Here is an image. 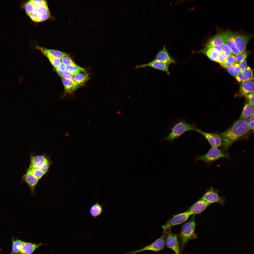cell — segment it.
<instances>
[{"mask_svg":"<svg viewBox=\"0 0 254 254\" xmlns=\"http://www.w3.org/2000/svg\"><path fill=\"white\" fill-rule=\"evenodd\" d=\"M194 215L190 220L183 225L180 233L178 234L180 248L182 250L188 241L198 238L195 232L196 224Z\"/></svg>","mask_w":254,"mask_h":254,"instance_id":"2","label":"cell"},{"mask_svg":"<svg viewBox=\"0 0 254 254\" xmlns=\"http://www.w3.org/2000/svg\"><path fill=\"white\" fill-rule=\"evenodd\" d=\"M50 13L40 16L36 22H39L44 21L48 19L50 17Z\"/></svg>","mask_w":254,"mask_h":254,"instance_id":"41","label":"cell"},{"mask_svg":"<svg viewBox=\"0 0 254 254\" xmlns=\"http://www.w3.org/2000/svg\"><path fill=\"white\" fill-rule=\"evenodd\" d=\"M239 67L240 71L245 69L247 66V62L246 60H244L239 63Z\"/></svg>","mask_w":254,"mask_h":254,"instance_id":"45","label":"cell"},{"mask_svg":"<svg viewBox=\"0 0 254 254\" xmlns=\"http://www.w3.org/2000/svg\"><path fill=\"white\" fill-rule=\"evenodd\" d=\"M226 57L222 53L219 52L217 58L215 61L221 64L225 61Z\"/></svg>","mask_w":254,"mask_h":254,"instance_id":"39","label":"cell"},{"mask_svg":"<svg viewBox=\"0 0 254 254\" xmlns=\"http://www.w3.org/2000/svg\"><path fill=\"white\" fill-rule=\"evenodd\" d=\"M164 238V235L163 234L162 236L151 244L139 250L129 251L123 254H136L139 252L147 250L156 252L160 251L163 249L165 246Z\"/></svg>","mask_w":254,"mask_h":254,"instance_id":"7","label":"cell"},{"mask_svg":"<svg viewBox=\"0 0 254 254\" xmlns=\"http://www.w3.org/2000/svg\"><path fill=\"white\" fill-rule=\"evenodd\" d=\"M222 52L226 56L232 55V53L229 47L225 43L221 46Z\"/></svg>","mask_w":254,"mask_h":254,"instance_id":"36","label":"cell"},{"mask_svg":"<svg viewBox=\"0 0 254 254\" xmlns=\"http://www.w3.org/2000/svg\"><path fill=\"white\" fill-rule=\"evenodd\" d=\"M169 66L165 63L154 59L150 62L143 64L138 65L135 67V68L138 69L146 67H150L158 70L166 72L169 75L170 73L169 71Z\"/></svg>","mask_w":254,"mask_h":254,"instance_id":"12","label":"cell"},{"mask_svg":"<svg viewBox=\"0 0 254 254\" xmlns=\"http://www.w3.org/2000/svg\"><path fill=\"white\" fill-rule=\"evenodd\" d=\"M27 169L35 177L39 180L45 175L43 172L39 169L29 167Z\"/></svg>","mask_w":254,"mask_h":254,"instance_id":"32","label":"cell"},{"mask_svg":"<svg viewBox=\"0 0 254 254\" xmlns=\"http://www.w3.org/2000/svg\"><path fill=\"white\" fill-rule=\"evenodd\" d=\"M210 204L201 198L192 206L188 211L191 215L198 214L205 210Z\"/></svg>","mask_w":254,"mask_h":254,"instance_id":"14","label":"cell"},{"mask_svg":"<svg viewBox=\"0 0 254 254\" xmlns=\"http://www.w3.org/2000/svg\"><path fill=\"white\" fill-rule=\"evenodd\" d=\"M28 16L33 21L36 22L39 16L37 13L34 11L31 13Z\"/></svg>","mask_w":254,"mask_h":254,"instance_id":"44","label":"cell"},{"mask_svg":"<svg viewBox=\"0 0 254 254\" xmlns=\"http://www.w3.org/2000/svg\"><path fill=\"white\" fill-rule=\"evenodd\" d=\"M223 158L230 159V158L228 154L224 152L218 148L212 147L206 154L197 156L195 162L202 160L209 164L219 159Z\"/></svg>","mask_w":254,"mask_h":254,"instance_id":"5","label":"cell"},{"mask_svg":"<svg viewBox=\"0 0 254 254\" xmlns=\"http://www.w3.org/2000/svg\"><path fill=\"white\" fill-rule=\"evenodd\" d=\"M52 163L50 156L45 154L37 155L31 154L29 168L39 169L45 174Z\"/></svg>","mask_w":254,"mask_h":254,"instance_id":"4","label":"cell"},{"mask_svg":"<svg viewBox=\"0 0 254 254\" xmlns=\"http://www.w3.org/2000/svg\"><path fill=\"white\" fill-rule=\"evenodd\" d=\"M226 60L234 65L236 63L235 57L232 55L227 56Z\"/></svg>","mask_w":254,"mask_h":254,"instance_id":"43","label":"cell"},{"mask_svg":"<svg viewBox=\"0 0 254 254\" xmlns=\"http://www.w3.org/2000/svg\"><path fill=\"white\" fill-rule=\"evenodd\" d=\"M33 11L39 16L49 12L48 6L43 5L35 6Z\"/></svg>","mask_w":254,"mask_h":254,"instance_id":"31","label":"cell"},{"mask_svg":"<svg viewBox=\"0 0 254 254\" xmlns=\"http://www.w3.org/2000/svg\"><path fill=\"white\" fill-rule=\"evenodd\" d=\"M233 34L232 32L229 31L221 32L210 38L205 45L210 46H221Z\"/></svg>","mask_w":254,"mask_h":254,"instance_id":"10","label":"cell"},{"mask_svg":"<svg viewBox=\"0 0 254 254\" xmlns=\"http://www.w3.org/2000/svg\"><path fill=\"white\" fill-rule=\"evenodd\" d=\"M249 125L242 119L236 121L230 128L220 135L222 144L226 148L229 147L248 131Z\"/></svg>","mask_w":254,"mask_h":254,"instance_id":"1","label":"cell"},{"mask_svg":"<svg viewBox=\"0 0 254 254\" xmlns=\"http://www.w3.org/2000/svg\"><path fill=\"white\" fill-rule=\"evenodd\" d=\"M250 122L254 121V111L250 116Z\"/></svg>","mask_w":254,"mask_h":254,"instance_id":"51","label":"cell"},{"mask_svg":"<svg viewBox=\"0 0 254 254\" xmlns=\"http://www.w3.org/2000/svg\"><path fill=\"white\" fill-rule=\"evenodd\" d=\"M61 79L64 87V94H72L80 87L73 80L64 78Z\"/></svg>","mask_w":254,"mask_h":254,"instance_id":"17","label":"cell"},{"mask_svg":"<svg viewBox=\"0 0 254 254\" xmlns=\"http://www.w3.org/2000/svg\"><path fill=\"white\" fill-rule=\"evenodd\" d=\"M89 75L86 72L80 73L73 75L74 81L79 87L84 85L85 83L89 78Z\"/></svg>","mask_w":254,"mask_h":254,"instance_id":"21","label":"cell"},{"mask_svg":"<svg viewBox=\"0 0 254 254\" xmlns=\"http://www.w3.org/2000/svg\"><path fill=\"white\" fill-rule=\"evenodd\" d=\"M249 125L248 131L251 129L253 132L254 131V121L250 122Z\"/></svg>","mask_w":254,"mask_h":254,"instance_id":"48","label":"cell"},{"mask_svg":"<svg viewBox=\"0 0 254 254\" xmlns=\"http://www.w3.org/2000/svg\"><path fill=\"white\" fill-rule=\"evenodd\" d=\"M233 35V33L226 40L225 43L229 47L232 54L236 55L240 52L235 44Z\"/></svg>","mask_w":254,"mask_h":254,"instance_id":"25","label":"cell"},{"mask_svg":"<svg viewBox=\"0 0 254 254\" xmlns=\"http://www.w3.org/2000/svg\"><path fill=\"white\" fill-rule=\"evenodd\" d=\"M155 58L168 65L171 64H176V63L174 59L170 55L165 46H163L162 49L158 52Z\"/></svg>","mask_w":254,"mask_h":254,"instance_id":"15","label":"cell"},{"mask_svg":"<svg viewBox=\"0 0 254 254\" xmlns=\"http://www.w3.org/2000/svg\"><path fill=\"white\" fill-rule=\"evenodd\" d=\"M43 245L41 243L36 244L24 241L19 254H31L38 248Z\"/></svg>","mask_w":254,"mask_h":254,"instance_id":"19","label":"cell"},{"mask_svg":"<svg viewBox=\"0 0 254 254\" xmlns=\"http://www.w3.org/2000/svg\"><path fill=\"white\" fill-rule=\"evenodd\" d=\"M36 48L41 51L43 54L44 53H49L60 59H62L64 56L68 55L59 51L48 49L38 46L36 47Z\"/></svg>","mask_w":254,"mask_h":254,"instance_id":"20","label":"cell"},{"mask_svg":"<svg viewBox=\"0 0 254 254\" xmlns=\"http://www.w3.org/2000/svg\"><path fill=\"white\" fill-rule=\"evenodd\" d=\"M35 6H48L47 2L45 0H32L29 1Z\"/></svg>","mask_w":254,"mask_h":254,"instance_id":"37","label":"cell"},{"mask_svg":"<svg viewBox=\"0 0 254 254\" xmlns=\"http://www.w3.org/2000/svg\"><path fill=\"white\" fill-rule=\"evenodd\" d=\"M219 190L211 187L208 190L201 198L211 204L217 203L223 205L226 201L223 197L220 196L218 194Z\"/></svg>","mask_w":254,"mask_h":254,"instance_id":"8","label":"cell"},{"mask_svg":"<svg viewBox=\"0 0 254 254\" xmlns=\"http://www.w3.org/2000/svg\"><path fill=\"white\" fill-rule=\"evenodd\" d=\"M67 78L73 81V75L66 70L62 71L61 78Z\"/></svg>","mask_w":254,"mask_h":254,"instance_id":"40","label":"cell"},{"mask_svg":"<svg viewBox=\"0 0 254 254\" xmlns=\"http://www.w3.org/2000/svg\"><path fill=\"white\" fill-rule=\"evenodd\" d=\"M253 107L249 102L245 103L239 119H242L245 118L250 116L254 111Z\"/></svg>","mask_w":254,"mask_h":254,"instance_id":"24","label":"cell"},{"mask_svg":"<svg viewBox=\"0 0 254 254\" xmlns=\"http://www.w3.org/2000/svg\"><path fill=\"white\" fill-rule=\"evenodd\" d=\"M12 249L10 254H19L24 241L19 239H12Z\"/></svg>","mask_w":254,"mask_h":254,"instance_id":"26","label":"cell"},{"mask_svg":"<svg viewBox=\"0 0 254 254\" xmlns=\"http://www.w3.org/2000/svg\"><path fill=\"white\" fill-rule=\"evenodd\" d=\"M213 135L215 140V147L218 148L222 145V141L221 138L220 136L218 134H213Z\"/></svg>","mask_w":254,"mask_h":254,"instance_id":"38","label":"cell"},{"mask_svg":"<svg viewBox=\"0 0 254 254\" xmlns=\"http://www.w3.org/2000/svg\"><path fill=\"white\" fill-rule=\"evenodd\" d=\"M62 63L66 66L75 65L76 64L75 63L69 55L65 56L61 59Z\"/></svg>","mask_w":254,"mask_h":254,"instance_id":"33","label":"cell"},{"mask_svg":"<svg viewBox=\"0 0 254 254\" xmlns=\"http://www.w3.org/2000/svg\"><path fill=\"white\" fill-rule=\"evenodd\" d=\"M239 92L240 95L242 96H245L248 94L254 93V81L252 80H249L242 82Z\"/></svg>","mask_w":254,"mask_h":254,"instance_id":"16","label":"cell"},{"mask_svg":"<svg viewBox=\"0 0 254 254\" xmlns=\"http://www.w3.org/2000/svg\"><path fill=\"white\" fill-rule=\"evenodd\" d=\"M56 70L57 74H58L59 75L60 77L61 78L62 71L61 70L58 69H56Z\"/></svg>","mask_w":254,"mask_h":254,"instance_id":"50","label":"cell"},{"mask_svg":"<svg viewBox=\"0 0 254 254\" xmlns=\"http://www.w3.org/2000/svg\"><path fill=\"white\" fill-rule=\"evenodd\" d=\"M205 46L211 47L218 52H222V50L221 46H210L205 45Z\"/></svg>","mask_w":254,"mask_h":254,"instance_id":"46","label":"cell"},{"mask_svg":"<svg viewBox=\"0 0 254 254\" xmlns=\"http://www.w3.org/2000/svg\"><path fill=\"white\" fill-rule=\"evenodd\" d=\"M66 66L65 64L63 63H61L59 67L57 69L63 71L66 70Z\"/></svg>","mask_w":254,"mask_h":254,"instance_id":"47","label":"cell"},{"mask_svg":"<svg viewBox=\"0 0 254 254\" xmlns=\"http://www.w3.org/2000/svg\"><path fill=\"white\" fill-rule=\"evenodd\" d=\"M103 205L96 202L90 208V212L92 216L95 218L101 215L103 211Z\"/></svg>","mask_w":254,"mask_h":254,"instance_id":"23","label":"cell"},{"mask_svg":"<svg viewBox=\"0 0 254 254\" xmlns=\"http://www.w3.org/2000/svg\"><path fill=\"white\" fill-rule=\"evenodd\" d=\"M249 100V102L253 107H254V93L250 94L245 96Z\"/></svg>","mask_w":254,"mask_h":254,"instance_id":"42","label":"cell"},{"mask_svg":"<svg viewBox=\"0 0 254 254\" xmlns=\"http://www.w3.org/2000/svg\"><path fill=\"white\" fill-rule=\"evenodd\" d=\"M43 54L48 58L56 69L59 67L61 63L60 59L54 57L49 53H44Z\"/></svg>","mask_w":254,"mask_h":254,"instance_id":"29","label":"cell"},{"mask_svg":"<svg viewBox=\"0 0 254 254\" xmlns=\"http://www.w3.org/2000/svg\"><path fill=\"white\" fill-rule=\"evenodd\" d=\"M197 128L195 124H189L184 120H181L174 125L170 133L164 140H168L171 143L175 139L180 136L187 131H195Z\"/></svg>","mask_w":254,"mask_h":254,"instance_id":"3","label":"cell"},{"mask_svg":"<svg viewBox=\"0 0 254 254\" xmlns=\"http://www.w3.org/2000/svg\"><path fill=\"white\" fill-rule=\"evenodd\" d=\"M35 7L29 1L25 4L24 5V7L27 15H28L33 11Z\"/></svg>","mask_w":254,"mask_h":254,"instance_id":"35","label":"cell"},{"mask_svg":"<svg viewBox=\"0 0 254 254\" xmlns=\"http://www.w3.org/2000/svg\"><path fill=\"white\" fill-rule=\"evenodd\" d=\"M191 215L188 210L174 216L163 225V230L171 229L174 226L182 223L186 221Z\"/></svg>","mask_w":254,"mask_h":254,"instance_id":"9","label":"cell"},{"mask_svg":"<svg viewBox=\"0 0 254 254\" xmlns=\"http://www.w3.org/2000/svg\"><path fill=\"white\" fill-rule=\"evenodd\" d=\"M66 70L73 75L83 72H86L85 69L76 65H75L67 66Z\"/></svg>","mask_w":254,"mask_h":254,"instance_id":"28","label":"cell"},{"mask_svg":"<svg viewBox=\"0 0 254 254\" xmlns=\"http://www.w3.org/2000/svg\"><path fill=\"white\" fill-rule=\"evenodd\" d=\"M199 52L205 54L210 60L215 61L219 52L211 47L206 46L203 49L199 51Z\"/></svg>","mask_w":254,"mask_h":254,"instance_id":"22","label":"cell"},{"mask_svg":"<svg viewBox=\"0 0 254 254\" xmlns=\"http://www.w3.org/2000/svg\"><path fill=\"white\" fill-rule=\"evenodd\" d=\"M242 119L244 122L248 125L249 124L250 122V118L249 117L245 118Z\"/></svg>","mask_w":254,"mask_h":254,"instance_id":"49","label":"cell"},{"mask_svg":"<svg viewBox=\"0 0 254 254\" xmlns=\"http://www.w3.org/2000/svg\"><path fill=\"white\" fill-rule=\"evenodd\" d=\"M227 70L228 72L230 75L235 77L240 71L239 64L237 63L232 66L227 68Z\"/></svg>","mask_w":254,"mask_h":254,"instance_id":"30","label":"cell"},{"mask_svg":"<svg viewBox=\"0 0 254 254\" xmlns=\"http://www.w3.org/2000/svg\"><path fill=\"white\" fill-rule=\"evenodd\" d=\"M248 54V52L245 51L236 55L235 57L236 62L239 63H241L246 58Z\"/></svg>","mask_w":254,"mask_h":254,"instance_id":"34","label":"cell"},{"mask_svg":"<svg viewBox=\"0 0 254 254\" xmlns=\"http://www.w3.org/2000/svg\"><path fill=\"white\" fill-rule=\"evenodd\" d=\"M165 246L174 251L175 254H180L178 234H172L171 229L163 230Z\"/></svg>","mask_w":254,"mask_h":254,"instance_id":"6","label":"cell"},{"mask_svg":"<svg viewBox=\"0 0 254 254\" xmlns=\"http://www.w3.org/2000/svg\"><path fill=\"white\" fill-rule=\"evenodd\" d=\"M195 131L201 134L207 139L212 147H215V142L213 134L204 132L197 128Z\"/></svg>","mask_w":254,"mask_h":254,"instance_id":"27","label":"cell"},{"mask_svg":"<svg viewBox=\"0 0 254 254\" xmlns=\"http://www.w3.org/2000/svg\"><path fill=\"white\" fill-rule=\"evenodd\" d=\"M236 79L239 82L252 80L254 79L253 70L249 66L245 70L241 71L238 75L236 77Z\"/></svg>","mask_w":254,"mask_h":254,"instance_id":"18","label":"cell"},{"mask_svg":"<svg viewBox=\"0 0 254 254\" xmlns=\"http://www.w3.org/2000/svg\"><path fill=\"white\" fill-rule=\"evenodd\" d=\"M22 180L26 183L30 189L31 194L33 195L35 194V187L39 180L35 177L27 169L26 173L24 174L21 178Z\"/></svg>","mask_w":254,"mask_h":254,"instance_id":"13","label":"cell"},{"mask_svg":"<svg viewBox=\"0 0 254 254\" xmlns=\"http://www.w3.org/2000/svg\"><path fill=\"white\" fill-rule=\"evenodd\" d=\"M233 35L235 44L240 53L244 52L250 39V35L237 33Z\"/></svg>","mask_w":254,"mask_h":254,"instance_id":"11","label":"cell"}]
</instances>
